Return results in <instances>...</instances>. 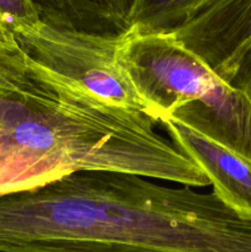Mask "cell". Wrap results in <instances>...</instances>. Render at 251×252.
<instances>
[{
    "label": "cell",
    "mask_w": 251,
    "mask_h": 252,
    "mask_svg": "<svg viewBox=\"0 0 251 252\" xmlns=\"http://www.w3.org/2000/svg\"><path fill=\"white\" fill-rule=\"evenodd\" d=\"M0 22L14 36L41 21L29 0H0Z\"/></svg>",
    "instance_id": "8"
},
{
    "label": "cell",
    "mask_w": 251,
    "mask_h": 252,
    "mask_svg": "<svg viewBox=\"0 0 251 252\" xmlns=\"http://www.w3.org/2000/svg\"><path fill=\"white\" fill-rule=\"evenodd\" d=\"M0 162H2V164H4V165H6V166H7V167H9V169H10V170H11V171H12V172H14V174H15V175H16V176H17V179H20V176H19V175H17V172H16V171H15V170H14V169H12V166H11V165H10V164H9V162H7V161H6V160H5V159H2V157H1V155H0ZM20 180H21V179H20ZM21 184H22V181H21ZM22 185H24V184H22Z\"/></svg>",
    "instance_id": "11"
},
{
    "label": "cell",
    "mask_w": 251,
    "mask_h": 252,
    "mask_svg": "<svg viewBox=\"0 0 251 252\" xmlns=\"http://www.w3.org/2000/svg\"><path fill=\"white\" fill-rule=\"evenodd\" d=\"M39 21L62 31L121 38L132 29L134 0H29Z\"/></svg>",
    "instance_id": "6"
},
{
    "label": "cell",
    "mask_w": 251,
    "mask_h": 252,
    "mask_svg": "<svg viewBox=\"0 0 251 252\" xmlns=\"http://www.w3.org/2000/svg\"><path fill=\"white\" fill-rule=\"evenodd\" d=\"M21 185L11 170L0 162V196L14 192H21Z\"/></svg>",
    "instance_id": "9"
},
{
    "label": "cell",
    "mask_w": 251,
    "mask_h": 252,
    "mask_svg": "<svg viewBox=\"0 0 251 252\" xmlns=\"http://www.w3.org/2000/svg\"><path fill=\"white\" fill-rule=\"evenodd\" d=\"M116 58L157 123L175 118L251 161V98L174 36L129 31Z\"/></svg>",
    "instance_id": "2"
},
{
    "label": "cell",
    "mask_w": 251,
    "mask_h": 252,
    "mask_svg": "<svg viewBox=\"0 0 251 252\" xmlns=\"http://www.w3.org/2000/svg\"><path fill=\"white\" fill-rule=\"evenodd\" d=\"M14 38L12 33H10L4 27V25L0 22V42L2 41H9V39Z\"/></svg>",
    "instance_id": "10"
},
{
    "label": "cell",
    "mask_w": 251,
    "mask_h": 252,
    "mask_svg": "<svg viewBox=\"0 0 251 252\" xmlns=\"http://www.w3.org/2000/svg\"><path fill=\"white\" fill-rule=\"evenodd\" d=\"M0 252H251V220L191 186L80 171L0 196Z\"/></svg>",
    "instance_id": "1"
},
{
    "label": "cell",
    "mask_w": 251,
    "mask_h": 252,
    "mask_svg": "<svg viewBox=\"0 0 251 252\" xmlns=\"http://www.w3.org/2000/svg\"><path fill=\"white\" fill-rule=\"evenodd\" d=\"M171 36L251 98V0H206Z\"/></svg>",
    "instance_id": "4"
},
{
    "label": "cell",
    "mask_w": 251,
    "mask_h": 252,
    "mask_svg": "<svg viewBox=\"0 0 251 252\" xmlns=\"http://www.w3.org/2000/svg\"><path fill=\"white\" fill-rule=\"evenodd\" d=\"M14 38L33 61L75 81L103 102L155 121L152 108L140 97L116 58L122 37L62 31L39 22L14 34Z\"/></svg>",
    "instance_id": "3"
},
{
    "label": "cell",
    "mask_w": 251,
    "mask_h": 252,
    "mask_svg": "<svg viewBox=\"0 0 251 252\" xmlns=\"http://www.w3.org/2000/svg\"><path fill=\"white\" fill-rule=\"evenodd\" d=\"M206 0H134L130 31L142 36L171 34Z\"/></svg>",
    "instance_id": "7"
},
{
    "label": "cell",
    "mask_w": 251,
    "mask_h": 252,
    "mask_svg": "<svg viewBox=\"0 0 251 252\" xmlns=\"http://www.w3.org/2000/svg\"><path fill=\"white\" fill-rule=\"evenodd\" d=\"M170 140L188 157L213 186V193L251 220V161L175 118L161 122Z\"/></svg>",
    "instance_id": "5"
}]
</instances>
